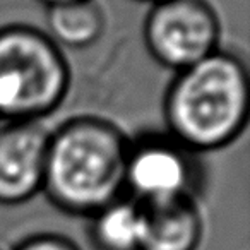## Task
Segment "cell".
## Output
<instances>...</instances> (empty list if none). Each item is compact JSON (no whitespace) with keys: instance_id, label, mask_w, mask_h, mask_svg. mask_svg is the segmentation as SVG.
<instances>
[{"instance_id":"cell-5","label":"cell","mask_w":250,"mask_h":250,"mask_svg":"<svg viewBox=\"0 0 250 250\" xmlns=\"http://www.w3.org/2000/svg\"><path fill=\"white\" fill-rule=\"evenodd\" d=\"M197 154L168 134L129 139L125 158V192L139 204L195 199L201 184Z\"/></svg>"},{"instance_id":"cell-4","label":"cell","mask_w":250,"mask_h":250,"mask_svg":"<svg viewBox=\"0 0 250 250\" xmlns=\"http://www.w3.org/2000/svg\"><path fill=\"white\" fill-rule=\"evenodd\" d=\"M143 36L154 62L178 72L218 52L221 22L208 0H161L151 5Z\"/></svg>"},{"instance_id":"cell-1","label":"cell","mask_w":250,"mask_h":250,"mask_svg":"<svg viewBox=\"0 0 250 250\" xmlns=\"http://www.w3.org/2000/svg\"><path fill=\"white\" fill-rule=\"evenodd\" d=\"M250 77L238 55L219 48L175 72L163 98L167 134L195 154L235 143L249 124Z\"/></svg>"},{"instance_id":"cell-6","label":"cell","mask_w":250,"mask_h":250,"mask_svg":"<svg viewBox=\"0 0 250 250\" xmlns=\"http://www.w3.org/2000/svg\"><path fill=\"white\" fill-rule=\"evenodd\" d=\"M50 132L40 122L0 125V204L18 206L42 192Z\"/></svg>"},{"instance_id":"cell-10","label":"cell","mask_w":250,"mask_h":250,"mask_svg":"<svg viewBox=\"0 0 250 250\" xmlns=\"http://www.w3.org/2000/svg\"><path fill=\"white\" fill-rule=\"evenodd\" d=\"M14 250H81L72 240L55 233H40L22 240Z\"/></svg>"},{"instance_id":"cell-8","label":"cell","mask_w":250,"mask_h":250,"mask_svg":"<svg viewBox=\"0 0 250 250\" xmlns=\"http://www.w3.org/2000/svg\"><path fill=\"white\" fill-rule=\"evenodd\" d=\"M143 228L141 204L122 195L91 216V245L94 250H141Z\"/></svg>"},{"instance_id":"cell-9","label":"cell","mask_w":250,"mask_h":250,"mask_svg":"<svg viewBox=\"0 0 250 250\" xmlns=\"http://www.w3.org/2000/svg\"><path fill=\"white\" fill-rule=\"evenodd\" d=\"M46 35L62 48L83 50L104 31V16L94 0H76L46 7Z\"/></svg>"},{"instance_id":"cell-11","label":"cell","mask_w":250,"mask_h":250,"mask_svg":"<svg viewBox=\"0 0 250 250\" xmlns=\"http://www.w3.org/2000/svg\"><path fill=\"white\" fill-rule=\"evenodd\" d=\"M42 4H45L46 7H53V5L67 4V2H76V0H40Z\"/></svg>"},{"instance_id":"cell-12","label":"cell","mask_w":250,"mask_h":250,"mask_svg":"<svg viewBox=\"0 0 250 250\" xmlns=\"http://www.w3.org/2000/svg\"><path fill=\"white\" fill-rule=\"evenodd\" d=\"M141 2H147V4H156V2H161V0H141Z\"/></svg>"},{"instance_id":"cell-7","label":"cell","mask_w":250,"mask_h":250,"mask_svg":"<svg viewBox=\"0 0 250 250\" xmlns=\"http://www.w3.org/2000/svg\"><path fill=\"white\" fill-rule=\"evenodd\" d=\"M143 249L197 250L202 238V216L195 199L141 204Z\"/></svg>"},{"instance_id":"cell-2","label":"cell","mask_w":250,"mask_h":250,"mask_svg":"<svg viewBox=\"0 0 250 250\" xmlns=\"http://www.w3.org/2000/svg\"><path fill=\"white\" fill-rule=\"evenodd\" d=\"M129 137L100 117H76L50 132L42 192L60 211L91 218L125 192Z\"/></svg>"},{"instance_id":"cell-3","label":"cell","mask_w":250,"mask_h":250,"mask_svg":"<svg viewBox=\"0 0 250 250\" xmlns=\"http://www.w3.org/2000/svg\"><path fill=\"white\" fill-rule=\"evenodd\" d=\"M70 69L62 48L28 24L0 28V120L40 122L63 103Z\"/></svg>"}]
</instances>
